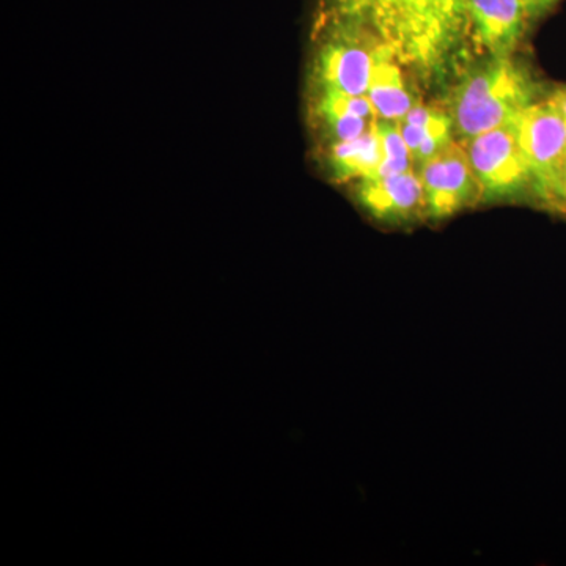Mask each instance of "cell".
<instances>
[{
	"label": "cell",
	"instance_id": "8992f818",
	"mask_svg": "<svg viewBox=\"0 0 566 566\" xmlns=\"http://www.w3.org/2000/svg\"><path fill=\"white\" fill-rule=\"evenodd\" d=\"M345 29L340 40L327 44L319 57L323 92L367 96L379 43L356 29Z\"/></svg>",
	"mask_w": 566,
	"mask_h": 566
},
{
	"label": "cell",
	"instance_id": "30bf717a",
	"mask_svg": "<svg viewBox=\"0 0 566 566\" xmlns=\"http://www.w3.org/2000/svg\"><path fill=\"white\" fill-rule=\"evenodd\" d=\"M381 142L376 128L349 142H338L331 151L335 174L345 180L375 177L381 166Z\"/></svg>",
	"mask_w": 566,
	"mask_h": 566
},
{
	"label": "cell",
	"instance_id": "6da1fadb",
	"mask_svg": "<svg viewBox=\"0 0 566 566\" xmlns=\"http://www.w3.org/2000/svg\"><path fill=\"white\" fill-rule=\"evenodd\" d=\"M346 28L392 52L417 73H439L463 43L471 20L469 0H334Z\"/></svg>",
	"mask_w": 566,
	"mask_h": 566
},
{
	"label": "cell",
	"instance_id": "277c9868",
	"mask_svg": "<svg viewBox=\"0 0 566 566\" xmlns=\"http://www.w3.org/2000/svg\"><path fill=\"white\" fill-rule=\"evenodd\" d=\"M419 177L427 199V218H452L485 196L463 145L455 140L423 163Z\"/></svg>",
	"mask_w": 566,
	"mask_h": 566
},
{
	"label": "cell",
	"instance_id": "7a4b0ae2",
	"mask_svg": "<svg viewBox=\"0 0 566 566\" xmlns=\"http://www.w3.org/2000/svg\"><path fill=\"white\" fill-rule=\"evenodd\" d=\"M536 85L512 57H491L476 66L450 98L453 133L461 140L515 123L535 102Z\"/></svg>",
	"mask_w": 566,
	"mask_h": 566
},
{
	"label": "cell",
	"instance_id": "52a82bcc",
	"mask_svg": "<svg viewBox=\"0 0 566 566\" xmlns=\"http://www.w3.org/2000/svg\"><path fill=\"white\" fill-rule=\"evenodd\" d=\"M359 199L379 221L405 223L427 216L422 180L415 170L363 180Z\"/></svg>",
	"mask_w": 566,
	"mask_h": 566
},
{
	"label": "cell",
	"instance_id": "5bb4252c",
	"mask_svg": "<svg viewBox=\"0 0 566 566\" xmlns=\"http://www.w3.org/2000/svg\"><path fill=\"white\" fill-rule=\"evenodd\" d=\"M521 2L526 9L528 20H536V18L546 14L547 11L553 10L558 0H521Z\"/></svg>",
	"mask_w": 566,
	"mask_h": 566
},
{
	"label": "cell",
	"instance_id": "ba28073f",
	"mask_svg": "<svg viewBox=\"0 0 566 566\" xmlns=\"http://www.w3.org/2000/svg\"><path fill=\"white\" fill-rule=\"evenodd\" d=\"M469 20L491 57H512L531 21L521 0H469Z\"/></svg>",
	"mask_w": 566,
	"mask_h": 566
},
{
	"label": "cell",
	"instance_id": "4fadbf2b",
	"mask_svg": "<svg viewBox=\"0 0 566 566\" xmlns=\"http://www.w3.org/2000/svg\"><path fill=\"white\" fill-rule=\"evenodd\" d=\"M549 210L566 214V159L554 180L543 191L536 193Z\"/></svg>",
	"mask_w": 566,
	"mask_h": 566
},
{
	"label": "cell",
	"instance_id": "7c38bea8",
	"mask_svg": "<svg viewBox=\"0 0 566 566\" xmlns=\"http://www.w3.org/2000/svg\"><path fill=\"white\" fill-rule=\"evenodd\" d=\"M324 123L334 137L335 144L338 142H349L364 136L365 133L374 129L378 118L357 117L353 114H323Z\"/></svg>",
	"mask_w": 566,
	"mask_h": 566
},
{
	"label": "cell",
	"instance_id": "8fae6325",
	"mask_svg": "<svg viewBox=\"0 0 566 566\" xmlns=\"http://www.w3.org/2000/svg\"><path fill=\"white\" fill-rule=\"evenodd\" d=\"M376 133H378L379 142H381V166L375 177H389L412 170V156L409 153L408 145L401 136L398 122L381 120L378 118L375 123ZM374 178V177H371Z\"/></svg>",
	"mask_w": 566,
	"mask_h": 566
},
{
	"label": "cell",
	"instance_id": "9a60e30c",
	"mask_svg": "<svg viewBox=\"0 0 566 566\" xmlns=\"http://www.w3.org/2000/svg\"><path fill=\"white\" fill-rule=\"evenodd\" d=\"M547 102L553 104L566 120V87L558 88V91L554 92L553 95L547 98Z\"/></svg>",
	"mask_w": 566,
	"mask_h": 566
},
{
	"label": "cell",
	"instance_id": "3957f363",
	"mask_svg": "<svg viewBox=\"0 0 566 566\" xmlns=\"http://www.w3.org/2000/svg\"><path fill=\"white\" fill-rule=\"evenodd\" d=\"M461 145L485 196L515 192L534 180L526 153L517 139L515 123L476 134L461 140Z\"/></svg>",
	"mask_w": 566,
	"mask_h": 566
},
{
	"label": "cell",
	"instance_id": "5b68a950",
	"mask_svg": "<svg viewBox=\"0 0 566 566\" xmlns=\"http://www.w3.org/2000/svg\"><path fill=\"white\" fill-rule=\"evenodd\" d=\"M517 139L531 164L535 191L554 180L566 159V120L549 102L534 103L515 122Z\"/></svg>",
	"mask_w": 566,
	"mask_h": 566
},
{
	"label": "cell",
	"instance_id": "9c48e42d",
	"mask_svg": "<svg viewBox=\"0 0 566 566\" xmlns=\"http://www.w3.org/2000/svg\"><path fill=\"white\" fill-rule=\"evenodd\" d=\"M401 66L392 52L378 44L367 96L381 120H401L416 106Z\"/></svg>",
	"mask_w": 566,
	"mask_h": 566
}]
</instances>
